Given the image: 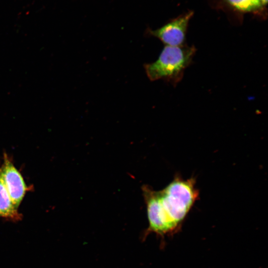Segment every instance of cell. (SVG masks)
<instances>
[{"label": "cell", "instance_id": "cell-1", "mask_svg": "<svg viewBox=\"0 0 268 268\" xmlns=\"http://www.w3.org/2000/svg\"><path fill=\"white\" fill-rule=\"evenodd\" d=\"M195 178L184 179L177 174L163 190L142 188L149 229L159 234L176 232L199 196Z\"/></svg>", "mask_w": 268, "mask_h": 268}, {"label": "cell", "instance_id": "cell-2", "mask_svg": "<svg viewBox=\"0 0 268 268\" xmlns=\"http://www.w3.org/2000/svg\"><path fill=\"white\" fill-rule=\"evenodd\" d=\"M194 46H165L157 60L144 67L151 81L162 79L175 86L182 80L185 69L192 64L196 52Z\"/></svg>", "mask_w": 268, "mask_h": 268}, {"label": "cell", "instance_id": "cell-3", "mask_svg": "<svg viewBox=\"0 0 268 268\" xmlns=\"http://www.w3.org/2000/svg\"><path fill=\"white\" fill-rule=\"evenodd\" d=\"M194 13L189 11L171 20L159 28L148 30V34L159 39L165 46L185 45L189 22Z\"/></svg>", "mask_w": 268, "mask_h": 268}, {"label": "cell", "instance_id": "cell-4", "mask_svg": "<svg viewBox=\"0 0 268 268\" xmlns=\"http://www.w3.org/2000/svg\"><path fill=\"white\" fill-rule=\"evenodd\" d=\"M3 181L13 205L18 208L29 188L6 153L1 167Z\"/></svg>", "mask_w": 268, "mask_h": 268}, {"label": "cell", "instance_id": "cell-5", "mask_svg": "<svg viewBox=\"0 0 268 268\" xmlns=\"http://www.w3.org/2000/svg\"><path fill=\"white\" fill-rule=\"evenodd\" d=\"M0 218L13 221L21 219V214L13 204L5 187L0 167Z\"/></svg>", "mask_w": 268, "mask_h": 268}, {"label": "cell", "instance_id": "cell-6", "mask_svg": "<svg viewBox=\"0 0 268 268\" xmlns=\"http://www.w3.org/2000/svg\"><path fill=\"white\" fill-rule=\"evenodd\" d=\"M228 6L242 13H256L264 9L260 0H222Z\"/></svg>", "mask_w": 268, "mask_h": 268}, {"label": "cell", "instance_id": "cell-7", "mask_svg": "<svg viewBox=\"0 0 268 268\" xmlns=\"http://www.w3.org/2000/svg\"><path fill=\"white\" fill-rule=\"evenodd\" d=\"M262 3L265 6L267 5L268 0H260Z\"/></svg>", "mask_w": 268, "mask_h": 268}]
</instances>
